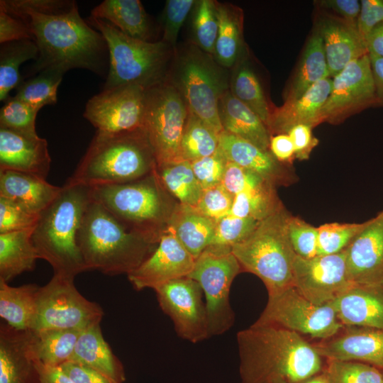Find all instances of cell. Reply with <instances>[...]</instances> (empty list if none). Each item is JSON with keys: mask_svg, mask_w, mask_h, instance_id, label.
Listing matches in <instances>:
<instances>
[{"mask_svg": "<svg viewBox=\"0 0 383 383\" xmlns=\"http://www.w3.org/2000/svg\"><path fill=\"white\" fill-rule=\"evenodd\" d=\"M0 9L21 20L38 46L27 77L45 70L65 74L74 68L102 74L109 65L104 36L81 18L74 1L1 0Z\"/></svg>", "mask_w": 383, "mask_h": 383, "instance_id": "obj_1", "label": "cell"}, {"mask_svg": "<svg viewBox=\"0 0 383 383\" xmlns=\"http://www.w3.org/2000/svg\"><path fill=\"white\" fill-rule=\"evenodd\" d=\"M236 340L241 383H300L323 371L322 357L295 331L254 323Z\"/></svg>", "mask_w": 383, "mask_h": 383, "instance_id": "obj_2", "label": "cell"}, {"mask_svg": "<svg viewBox=\"0 0 383 383\" xmlns=\"http://www.w3.org/2000/svg\"><path fill=\"white\" fill-rule=\"evenodd\" d=\"M91 200L90 187L67 180L55 200L40 213L32 240L40 259L54 274L74 279L88 270L77 245V233Z\"/></svg>", "mask_w": 383, "mask_h": 383, "instance_id": "obj_3", "label": "cell"}, {"mask_svg": "<svg viewBox=\"0 0 383 383\" xmlns=\"http://www.w3.org/2000/svg\"><path fill=\"white\" fill-rule=\"evenodd\" d=\"M77 241L88 270H97L108 275H128L153 252L157 245L128 231L92 199L84 212Z\"/></svg>", "mask_w": 383, "mask_h": 383, "instance_id": "obj_4", "label": "cell"}, {"mask_svg": "<svg viewBox=\"0 0 383 383\" xmlns=\"http://www.w3.org/2000/svg\"><path fill=\"white\" fill-rule=\"evenodd\" d=\"M156 162L143 128L122 133L96 131L70 182L89 187L123 184L153 172Z\"/></svg>", "mask_w": 383, "mask_h": 383, "instance_id": "obj_5", "label": "cell"}, {"mask_svg": "<svg viewBox=\"0 0 383 383\" xmlns=\"http://www.w3.org/2000/svg\"><path fill=\"white\" fill-rule=\"evenodd\" d=\"M155 171L129 182L90 187L91 199L128 231L158 243L172 209Z\"/></svg>", "mask_w": 383, "mask_h": 383, "instance_id": "obj_6", "label": "cell"}, {"mask_svg": "<svg viewBox=\"0 0 383 383\" xmlns=\"http://www.w3.org/2000/svg\"><path fill=\"white\" fill-rule=\"evenodd\" d=\"M289 214L282 204L260 221L246 239L231 248L241 269L257 276L268 295L294 286L293 266L296 255L287 232Z\"/></svg>", "mask_w": 383, "mask_h": 383, "instance_id": "obj_7", "label": "cell"}, {"mask_svg": "<svg viewBox=\"0 0 383 383\" xmlns=\"http://www.w3.org/2000/svg\"><path fill=\"white\" fill-rule=\"evenodd\" d=\"M89 24L104 36L109 65L104 89L137 84L148 89L164 81L170 46L129 37L107 21L90 16Z\"/></svg>", "mask_w": 383, "mask_h": 383, "instance_id": "obj_8", "label": "cell"}, {"mask_svg": "<svg viewBox=\"0 0 383 383\" xmlns=\"http://www.w3.org/2000/svg\"><path fill=\"white\" fill-rule=\"evenodd\" d=\"M223 68L211 55L191 45L178 52L170 82L183 97L189 112L218 135L223 131L219 101L228 90Z\"/></svg>", "mask_w": 383, "mask_h": 383, "instance_id": "obj_9", "label": "cell"}, {"mask_svg": "<svg viewBox=\"0 0 383 383\" xmlns=\"http://www.w3.org/2000/svg\"><path fill=\"white\" fill-rule=\"evenodd\" d=\"M241 270L231 248L209 245L195 260L188 277L202 289L209 338L225 333L234 323L229 296L233 281Z\"/></svg>", "mask_w": 383, "mask_h": 383, "instance_id": "obj_10", "label": "cell"}, {"mask_svg": "<svg viewBox=\"0 0 383 383\" xmlns=\"http://www.w3.org/2000/svg\"><path fill=\"white\" fill-rule=\"evenodd\" d=\"M189 110L179 91L166 81L147 89L143 129L156 167L182 161L180 144Z\"/></svg>", "mask_w": 383, "mask_h": 383, "instance_id": "obj_11", "label": "cell"}, {"mask_svg": "<svg viewBox=\"0 0 383 383\" xmlns=\"http://www.w3.org/2000/svg\"><path fill=\"white\" fill-rule=\"evenodd\" d=\"M101 306L84 298L74 284V279L53 274L40 287L34 331L47 329L84 330L100 323Z\"/></svg>", "mask_w": 383, "mask_h": 383, "instance_id": "obj_12", "label": "cell"}, {"mask_svg": "<svg viewBox=\"0 0 383 383\" xmlns=\"http://www.w3.org/2000/svg\"><path fill=\"white\" fill-rule=\"evenodd\" d=\"M255 323L280 326L321 340L333 337L344 326L330 303L314 304L294 286L268 295L266 306Z\"/></svg>", "mask_w": 383, "mask_h": 383, "instance_id": "obj_13", "label": "cell"}, {"mask_svg": "<svg viewBox=\"0 0 383 383\" xmlns=\"http://www.w3.org/2000/svg\"><path fill=\"white\" fill-rule=\"evenodd\" d=\"M147 89L137 84L104 89L87 103L84 117L96 131L122 133L143 128Z\"/></svg>", "mask_w": 383, "mask_h": 383, "instance_id": "obj_14", "label": "cell"}, {"mask_svg": "<svg viewBox=\"0 0 383 383\" xmlns=\"http://www.w3.org/2000/svg\"><path fill=\"white\" fill-rule=\"evenodd\" d=\"M154 290L160 307L170 316L180 338L192 343L209 338L204 293L196 281L184 277Z\"/></svg>", "mask_w": 383, "mask_h": 383, "instance_id": "obj_15", "label": "cell"}, {"mask_svg": "<svg viewBox=\"0 0 383 383\" xmlns=\"http://www.w3.org/2000/svg\"><path fill=\"white\" fill-rule=\"evenodd\" d=\"M377 104L370 60L367 54L348 63L333 77L331 94L320 112V122L340 123Z\"/></svg>", "mask_w": 383, "mask_h": 383, "instance_id": "obj_16", "label": "cell"}, {"mask_svg": "<svg viewBox=\"0 0 383 383\" xmlns=\"http://www.w3.org/2000/svg\"><path fill=\"white\" fill-rule=\"evenodd\" d=\"M293 282L299 293L313 304L332 302L353 284L348 277L345 250L311 258L296 255Z\"/></svg>", "mask_w": 383, "mask_h": 383, "instance_id": "obj_17", "label": "cell"}, {"mask_svg": "<svg viewBox=\"0 0 383 383\" xmlns=\"http://www.w3.org/2000/svg\"><path fill=\"white\" fill-rule=\"evenodd\" d=\"M194 262L195 258L166 228L153 252L128 274V279L138 291L155 289L172 280L188 277Z\"/></svg>", "mask_w": 383, "mask_h": 383, "instance_id": "obj_18", "label": "cell"}, {"mask_svg": "<svg viewBox=\"0 0 383 383\" xmlns=\"http://www.w3.org/2000/svg\"><path fill=\"white\" fill-rule=\"evenodd\" d=\"M345 260L351 284L383 287V211L345 248Z\"/></svg>", "mask_w": 383, "mask_h": 383, "instance_id": "obj_19", "label": "cell"}, {"mask_svg": "<svg viewBox=\"0 0 383 383\" xmlns=\"http://www.w3.org/2000/svg\"><path fill=\"white\" fill-rule=\"evenodd\" d=\"M32 330L0 326V383H39Z\"/></svg>", "mask_w": 383, "mask_h": 383, "instance_id": "obj_20", "label": "cell"}, {"mask_svg": "<svg viewBox=\"0 0 383 383\" xmlns=\"http://www.w3.org/2000/svg\"><path fill=\"white\" fill-rule=\"evenodd\" d=\"M313 346L327 360L357 361L383 369V328H350Z\"/></svg>", "mask_w": 383, "mask_h": 383, "instance_id": "obj_21", "label": "cell"}, {"mask_svg": "<svg viewBox=\"0 0 383 383\" xmlns=\"http://www.w3.org/2000/svg\"><path fill=\"white\" fill-rule=\"evenodd\" d=\"M50 163L45 138L0 128V171H17L46 179Z\"/></svg>", "mask_w": 383, "mask_h": 383, "instance_id": "obj_22", "label": "cell"}, {"mask_svg": "<svg viewBox=\"0 0 383 383\" xmlns=\"http://www.w3.org/2000/svg\"><path fill=\"white\" fill-rule=\"evenodd\" d=\"M218 148L227 161L257 173L274 186L289 185L296 180L295 174L270 150H264L225 131L218 136Z\"/></svg>", "mask_w": 383, "mask_h": 383, "instance_id": "obj_23", "label": "cell"}, {"mask_svg": "<svg viewBox=\"0 0 383 383\" xmlns=\"http://www.w3.org/2000/svg\"><path fill=\"white\" fill-rule=\"evenodd\" d=\"M317 26L323 41L330 78L353 60L368 54L365 40L356 25L335 15L325 14L319 18Z\"/></svg>", "mask_w": 383, "mask_h": 383, "instance_id": "obj_24", "label": "cell"}, {"mask_svg": "<svg viewBox=\"0 0 383 383\" xmlns=\"http://www.w3.org/2000/svg\"><path fill=\"white\" fill-rule=\"evenodd\" d=\"M331 78L323 79L311 87L301 97L284 102L271 111L267 128L270 133L287 134L294 126L304 124L313 128L320 124V112L331 91Z\"/></svg>", "mask_w": 383, "mask_h": 383, "instance_id": "obj_25", "label": "cell"}, {"mask_svg": "<svg viewBox=\"0 0 383 383\" xmlns=\"http://www.w3.org/2000/svg\"><path fill=\"white\" fill-rule=\"evenodd\" d=\"M383 287L352 284L330 304L342 324L383 328Z\"/></svg>", "mask_w": 383, "mask_h": 383, "instance_id": "obj_26", "label": "cell"}, {"mask_svg": "<svg viewBox=\"0 0 383 383\" xmlns=\"http://www.w3.org/2000/svg\"><path fill=\"white\" fill-rule=\"evenodd\" d=\"M61 189L32 174L0 171V197L12 200L37 214L55 200Z\"/></svg>", "mask_w": 383, "mask_h": 383, "instance_id": "obj_27", "label": "cell"}, {"mask_svg": "<svg viewBox=\"0 0 383 383\" xmlns=\"http://www.w3.org/2000/svg\"><path fill=\"white\" fill-rule=\"evenodd\" d=\"M70 361L94 369L115 383L125 380L123 365L104 340L100 323L82 331Z\"/></svg>", "mask_w": 383, "mask_h": 383, "instance_id": "obj_28", "label": "cell"}, {"mask_svg": "<svg viewBox=\"0 0 383 383\" xmlns=\"http://www.w3.org/2000/svg\"><path fill=\"white\" fill-rule=\"evenodd\" d=\"M218 113L223 131L264 150H270L271 137L266 125L256 113L235 97L230 89L219 101Z\"/></svg>", "mask_w": 383, "mask_h": 383, "instance_id": "obj_29", "label": "cell"}, {"mask_svg": "<svg viewBox=\"0 0 383 383\" xmlns=\"http://www.w3.org/2000/svg\"><path fill=\"white\" fill-rule=\"evenodd\" d=\"M167 228L196 260L211 244L216 221L196 207L179 204L172 209Z\"/></svg>", "mask_w": 383, "mask_h": 383, "instance_id": "obj_30", "label": "cell"}, {"mask_svg": "<svg viewBox=\"0 0 383 383\" xmlns=\"http://www.w3.org/2000/svg\"><path fill=\"white\" fill-rule=\"evenodd\" d=\"M90 16L107 21L129 37L149 41L150 20L139 0H104Z\"/></svg>", "mask_w": 383, "mask_h": 383, "instance_id": "obj_31", "label": "cell"}, {"mask_svg": "<svg viewBox=\"0 0 383 383\" xmlns=\"http://www.w3.org/2000/svg\"><path fill=\"white\" fill-rule=\"evenodd\" d=\"M328 77L329 72L323 41L316 26L307 41L296 72L285 94L284 102L299 99L313 84Z\"/></svg>", "mask_w": 383, "mask_h": 383, "instance_id": "obj_32", "label": "cell"}, {"mask_svg": "<svg viewBox=\"0 0 383 383\" xmlns=\"http://www.w3.org/2000/svg\"><path fill=\"white\" fill-rule=\"evenodd\" d=\"M34 228L0 233V279L8 283L35 268L40 258L32 240Z\"/></svg>", "mask_w": 383, "mask_h": 383, "instance_id": "obj_33", "label": "cell"}, {"mask_svg": "<svg viewBox=\"0 0 383 383\" xmlns=\"http://www.w3.org/2000/svg\"><path fill=\"white\" fill-rule=\"evenodd\" d=\"M40 287L35 284L11 287L0 279V316L18 330L33 328Z\"/></svg>", "mask_w": 383, "mask_h": 383, "instance_id": "obj_34", "label": "cell"}, {"mask_svg": "<svg viewBox=\"0 0 383 383\" xmlns=\"http://www.w3.org/2000/svg\"><path fill=\"white\" fill-rule=\"evenodd\" d=\"M218 21L215 60L224 68L233 67L243 51V12L230 4L216 1Z\"/></svg>", "mask_w": 383, "mask_h": 383, "instance_id": "obj_35", "label": "cell"}, {"mask_svg": "<svg viewBox=\"0 0 383 383\" xmlns=\"http://www.w3.org/2000/svg\"><path fill=\"white\" fill-rule=\"evenodd\" d=\"M243 54L244 52L233 67L230 91L256 113L267 126L271 111L259 79Z\"/></svg>", "mask_w": 383, "mask_h": 383, "instance_id": "obj_36", "label": "cell"}, {"mask_svg": "<svg viewBox=\"0 0 383 383\" xmlns=\"http://www.w3.org/2000/svg\"><path fill=\"white\" fill-rule=\"evenodd\" d=\"M82 331L72 329L33 331V346L37 361L48 366H61L70 361Z\"/></svg>", "mask_w": 383, "mask_h": 383, "instance_id": "obj_37", "label": "cell"}, {"mask_svg": "<svg viewBox=\"0 0 383 383\" xmlns=\"http://www.w3.org/2000/svg\"><path fill=\"white\" fill-rule=\"evenodd\" d=\"M39 55L33 40H23L1 44L0 47V101L6 102L10 91L21 83L20 66L24 62L35 60Z\"/></svg>", "mask_w": 383, "mask_h": 383, "instance_id": "obj_38", "label": "cell"}, {"mask_svg": "<svg viewBox=\"0 0 383 383\" xmlns=\"http://www.w3.org/2000/svg\"><path fill=\"white\" fill-rule=\"evenodd\" d=\"M155 173L162 187L180 204L196 207L203 189L196 178L190 162L182 160L156 167Z\"/></svg>", "mask_w": 383, "mask_h": 383, "instance_id": "obj_39", "label": "cell"}, {"mask_svg": "<svg viewBox=\"0 0 383 383\" xmlns=\"http://www.w3.org/2000/svg\"><path fill=\"white\" fill-rule=\"evenodd\" d=\"M274 187V185L266 183L259 188L235 195L229 213L240 218L262 221L282 204Z\"/></svg>", "mask_w": 383, "mask_h": 383, "instance_id": "obj_40", "label": "cell"}, {"mask_svg": "<svg viewBox=\"0 0 383 383\" xmlns=\"http://www.w3.org/2000/svg\"><path fill=\"white\" fill-rule=\"evenodd\" d=\"M218 136L199 118L189 112L181 144L182 160H194L213 155L218 148Z\"/></svg>", "mask_w": 383, "mask_h": 383, "instance_id": "obj_41", "label": "cell"}, {"mask_svg": "<svg viewBox=\"0 0 383 383\" xmlns=\"http://www.w3.org/2000/svg\"><path fill=\"white\" fill-rule=\"evenodd\" d=\"M63 74L54 70L41 71L21 81L15 96L39 111L46 105H54L57 103V91Z\"/></svg>", "mask_w": 383, "mask_h": 383, "instance_id": "obj_42", "label": "cell"}, {"mask_svg": "<svg viewBox=\"0 0 383 383\" xmlns=\"http://www.w3.org/2000/svg\"><path fill=\"white\" fill-rule=\"evenodd\" d=\"M193 9L192 34L194 45L213 55L218 28L216 1H196Z\"/></svg>", "mask_w": 383, "mask_h": 383, "instance_id": "obj_43", "label": "cell"}, {"mask_svg": "<svg viewBox=\"0 0 383 383\" xmlns=\"http://www.w3.org/2000/svg\"><path fill=\"white\" fill-rule=\"evenodd\" d=\"M323 370L328 383H382L383 374L371 365L351 360H327Z\"/></svg>", "mask_w": 383, "mask_h": 383, "instance_id": "obj_44", "label": "cell"}, {"mask_svg": "<svg viewBox=\"0 0 383 383\" xmlns=\"http://www.w3.org/2000/svg\"><path fill=\"white\" fill-rule=\"evenodd\" d=\"M367 223H331L318 227L317 255H333L345 250Z\"/></svg>", "mask_w": 383, "mask_h": 383, "instance_id": "obj_45", "label": "cell"}, {"mask_svg": "<svg viewBox=\"0 0 383 383\" xmlns=\"http://www.w3.org/2000/svg\"><path fill=\"white\" fill-rule=\"evenodd\" d=\"M38 111L15 96H10L0 111V128L26 135H37L35 120Z\"/></svg>", "mask_w": 383, "mask_h": 383, "instance_id": "obj_46", "label": "cell"}, {"mask_svg": "<svg viewBox=\"0 0 383 383\" xmlns=\"http://www.w3.org/2000/svg\"><path fill=\"white\" fill-rule=\"evenodd\" d=\"M260 221L228 214L216 222L215 233L210 245L232 248L246 239Z\"/></svg>", "mask_w": 383, "mask_h": 383, "instance_id": "obj_47", "label": "cell"}, {"mask_svg": "<svg viewBox=\"0 0 383 383\" xmlns=\"http://www.w3.org/2000/svg\"><path fill=\"white\" fill-rule=\"evenodd\" d=\"M287 235L295 254L304 258L317 256L318 228L289 214L287 222Z\"/></svg>", "mask_w": 383, "mask_h": 383, "instance_id": "obj_48", "label": "cell"}, {"mask_svg": "<svg viewBox=\"0 0 383 383\" xmlns=\"http://www.w3.org/2000/svg\"><path fill=\"white\" fill-rule=\"evenodd\" d=\"M40 214L6 198L0 197V233L23 231L35 227Z\"/></svg>", "mask_w": 383, "mask_h": 383, "instance_id": "obj_49", "label": "cell"}, {"mask_svg": "<svg viewBox=\"0 0 383 383\" xmlns=\"http://www.w3.org/2000/svg\"><path fill=\"white\" fill-rule=\"evenodd\" d=\"M196 1L168 0L163 11L162 40L170 47L175 45L179 33Z\"/></svg>", "mask_w": 383, "mask_h": 383, "instance_id": "obj_50", "label": "cell"}, {"mask_svg": "<svg viewBox=\"0 0 383 383\" xmlns=\"http://www.w3.org/2000/svg\"><path fill=\"white\" fill-rule=\"evenodd\" d=\"M234 196L221 184L204 189L196 209L206 216L217 221L229 214Z\"/></svg>", "mask_w": 383, "mask_h": 383, "instance_id": "obj_51", "label": "cell"}, {"mask_svg": "<svg viewBox=\"0 0 383 383\" xmlns=\"http://www.w3.org/2000/svg\"><path fill=\"white\" fill-rule=\"evenodd\" d=\"M266 183L270 182L257 173L227 161L221 184L235 196L245 191L259 188Z\"/></svg>", "mask_w": 383, "mask_h": 383, "instance_id": "obj_52", "label": "cell"}, {"mask_svg": "<svg viewBox=\"0 0 383 383\" xmlns=\"http://www.w3.org/2000/svg\"><path fill=\"white\" fill-rule=\"evenodd\" d=\"M190 163L194 175L204 190L221 183L227 160L218 148L213 155Z\"/></svg>", "mask_w": 383, "mask_h": 383, "instance_id": "obj_53", "label": "cell"}, {"mask_svg": "<svg viewBox=\"0 0 383 383\" xmlns=\"http://www.w3.org/2000/svg\"><path fill=\"white\" fill-rule=\"evenodd\" d=\"M383 23V0L360 1V12L357 21V28L365 39L372 30Z\"/></svg>", "mask_w": 383, "mask_h": 383, "instance_id": "obj_54", "label": "cell"}, {"mask_svg": "<svg viewBox=\"0 0 383 383\" xmlns=\"http://www.w3.org/2000/svg\"><path fill=\"white\" fill-rule=\"evenodd\" d=\"M23 40H33L28 28L21 20L0 9V43Z\"/></svg>", "mask_w": 383, "mask_h": 383, "instance_id": "obj_55", "label": "cell"}, {"mask_svg": "<svg viewBox=\"0 0 383 383\" xmlns=\"http://www.w3.org/2000/svg\"><path fill=\"white\" fill-rule=\"evenodd\" d=\"M312 128L299 124L292 127L287 134L294 148V157L300 160L309 158L311 150L318 144V140L313 136Z\"/></svg>", "mask_w": 383, "mask_h": 383, "instance_id": "obj_56", "label": "cell"}, {"mask_svg": "<svg viewBox=\"0 0 383 383\" xmlns=\"http://www.w3.org/2000/svg\"><path fill=\"white\" fill-rule=\"evenodd\" d=\"M60 367L74 383H115L96 370L77 362L68 361Z\"/></svg>", "mask_w": 383, "mask_h": 383, "instance_id": "obj_57", "label": "cell"}, {"mask_svg": "<svg viewBox=\"0 0 383 383\" xmlns=\"http://www.w3.org/2000/svg\"><path fill=\"white\" fill-rule=\"evenodd\" d=\"M318 4L333 11L338 17L357 26L360 12V3L357 0H323Z\"/></svg>", "mask_w": 383, "mask_h": 383, "instance_id": "obj_58", "label": "cell"}, {"mask_svg": "<svg viewBox=\"0 0 383 383\" xmlns=\"http://www.w3.org/2000/svg\"><path fill=\"white\" fill-rule=\"evenodd\" d=\"M270 150L281 162L288 161L294 156V145L288 134H277L271 137Z\"/></svg>", "mask_w": 383, "mask_h": 383, "instance_id": "obj_59", "label": "cell"}, {"mask_svg": "<svg viewBox=\"0 0 383 383\" xmlns=\"http://www.w3.org/2000/svg\"><path fill=\"white\" fill-rule=\"evenodd\" d=\"M39 383H74L60 366H48L38 362Z\"/></svg>", "mask_w": 383, "mask_h": 383, "instance_id": "obj_60", "label": "cell"}, {"mask_svg": "<svg viewBox=\"0 0 383 383\" xmlns=\"http://www.w3.org/2000/svg\"><path fill=\"white\" fill-rule=\"evenodd\" d=\"M368 55L375 86L377 106H383V57Z\"/></svg>", "mask_w": 383, "mask_h": 383, "instance_id": "obj_61", "label": "cell"}, {"mask_svg": "<svg viewBox=\"0 0 383 383\" xmlns=\"http://www.w3.org/2000/svg\"><path fill=\"white\" fill-rule=\"evenodd\" d=\"M368 54L383 57V23L374 27L365 38Z\"/></svg>", "mask_w": 383, "mask_h": 383, "instance_id": "obj_62", "label": "cell"}, {"mask_svg": "<svg viewBox=\"0 0 383 383\" xmlns=\"http://www.w3.org/2000/svg\"><path fill=\"white\" fill-rule=\"evenodd\" d=\"M273 383H289V382L283 381V380H278ZM300 383H328V382H327L326 376L322 371L321 373Z\"/></svg>", "mask_w": 383, "mask_h": 383, "instance_id": "obj_63", "label": "cell"}, {"mask_svg": "<svg viewBox=\"0 0 383 383\" xmlns=\"http://www.w3.org/2000/svg\"><path fill=\"white\" fill-rule=\"evenodd\" d=\"M382 374H383V373H382ZM382 383H383V382H382Z\"/></svg>", "mask_w": 383, "mask_h": 383, "instance_id": "obj_64", "label": "cell"}]
</instances>
